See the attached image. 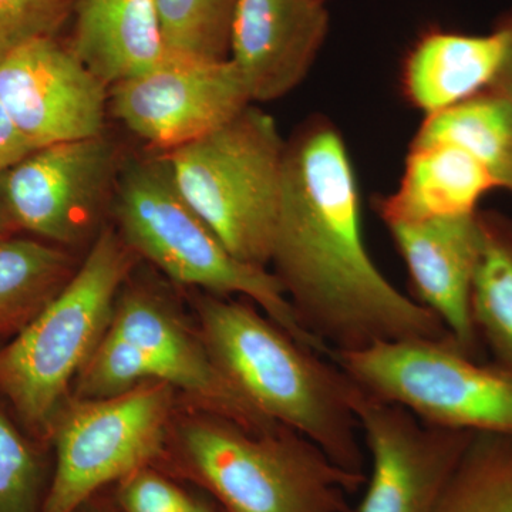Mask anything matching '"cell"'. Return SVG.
I'll return each mask as SVG.
<instances>
[{
    "instance_id": "obj_1",
    "label": "cell",
    "mask_w": 512,
    "mask_h": 512,
    "mask_svg": "<svg viewBox=\"0 0 512 512\" xmlns=\"http://www.w3.org/2000/svg\"><path fill=\"white\" fill-rule=\"evenodd\" d=\"M271 264L303 329L328 353L450 338L369 255L355 171L328 121L306 124L286 144Z\"/></svg>"
},
{
    "instance_id": "obj_2",
    "label": "cell",
    "mask_w": 512,
    "mask_h": 512,
    "mask_svg": "<svg viewBox=\"0 0 512 512\" xmlns=\"http://www.w3.org/2000/svg\"><path fill=\"white\" fill-rule=\"evenodd\" d=\"M194 308L211 359L255 410L312 441L336 466L365 474L357 386L330 357L249 303L205 293Z\"/></svg>"
},
{
    "instance_id": "obj_3",
    "label": "cell",
    "mask_w": 512,
    "mask_h": 512,
    "mask_svg": "<svg viewBox=\"0 0 512 512\" xmlns=\"http://www.w3.org/2000/svg\"><path fill=\"white\" fill-rule=\"evenodd\" d=\"M157 470L190 481L225 512H353L366 474L349 473L288 427L252 431L185 406Z\"/></svg>"
},
{
    "instance_id": "obj_4",
    "label": "cell",
    "mask_w": 512,
    "mask_h": 512,
    "mask_svg": "<svg viewBox=\"0 0 512 512\" xmlns=\"http://www.w3.org/2000/svg\"><path fill=\"white\" fill-rule=\"evenodd\" d=\"M140 256L104 228L59 295L0 346V397L20 426L50 448L74 380L109 332L114 306Z\"/></svg>"
},
{
    "instance_id": "obj_5",
    "label": "cell",
    "mask_w": 512,
    "mask_h": 512,
    "mask_svg": "<svg viewBox=\"0 0 512 512\" xmlns=\"http://www.w3.org/2000/svg\"><path fill=\"white\" fill-rule=\"evenodd\" d=\"M114 195L117 231L140 258L178 284L245 296L303 345L328 353L303 329L278 276L235 258L187 204L163 154L121 164Z\"/></svg>"
},
{
    "instance_id": "obj_6",
    "label": "cell",
    "mask_w": 512,
    "mask_h": 512,
    "mask_svg": "<svg viewBox=\"0 0 512 512\" xmlns=\"http://www.w3.org/2000/svg\"><path fill=\"white\" fill-rule=\"evenodd\" d=\"M285 150L275 120L249 104L224 126L163 156L184 200L228 251L268 269Z\"/></svg>"
},
{
    "instance_id": "obj_7",
    "label": "cell",
    "mask_w": 512,
    "mask_h": 512,
    "mask_svg": "<svg viewBox=\"0 0 512 512\" xmlns=\"http://www.w3.org/2000/svg\"><path fill=\"white\" fill-rule=\"evenodd\" d=\"M328 356L363 392L400 404L424 423L512 434V376L461 352L451 338L377 343Z\"/></svg>"
},
{
    "instance_id": "obj_8",
    "label": "cell",
    "mask_w": 512,
    "mask_h": 512,
    "mask_svg": "<svg viewBox=\"0 0 512 512\" xmlns=\"http://www.w3.org/2000/svg\"><path fill=\"white\" fill-rule=\"evenodd\" d=\"M177 393L151 380L107 399L69 397L50 440L55 466L43 512H76L101 488L160 466L181 406Z\"/></svg>"
},
{
    "instance_id": "obj_9",
    "label": "cell",
    "mask_w": 512,
    "mask_h": 512,
    "mask_svg": "<svg viewBox=\"0 0 512 512\" xmlns=\"http://www.w3.org/2000/svg\"><path fill=\"white\" fill-rule=\"evenodd\" d=\"M106 136L37 148L0 171V191L19 232L66 249L92 238L121 164Z\"/></svg>"
},
{
    "instance_id": "obj_10",
    "label": "cell",
    "mask_w": 512,
    "mask_h": 512,
    "mask_svg": "<svg viewBox=\"0 0 512 512\" xmlns=\"http://www.w3.org/2000/svg\"><path fill=\"white\" fill-rule=\"evenodd\" d=\"M353 407L370 458L365 494L353 512H436L477 433L424 423L359 386Z\"/></svg>"
},
{
    "instance_id": "obj_11",
    "label": "cell",
    "mask_w": 512,
    "mask_h": 512,
    "mask_svg": "<svg viewBox=\"0 0 512 512\" xmlns=\"http://www.w3.org/2000/svg\"><path fill=\"white\" fill-rule=\"evenodd\" d=\"M252 104L229 59L200 60L168 53L150 72L109 90V109L161 154L207 136Z\"/></svg>"
},
{
    "instance_id": "obj_12",
    "label": "cell",
    "mask_w": 512,
    "mask_h": 512,
    "mask_svg": "<svg viewBox=\"0 0 512 512\" xmlns=\"http://www.w3.org/2000/svg\"><path fill=\"white\" fill-rule=\"evenodd\" d=\"M109 90L56 37L0 62V101L32 150L103 136Z\"/></svg>"
},
{
    "instance_id": "obj_13",
    "label": "cell",
    "mask_w": 512,
    "mask_h": 512,
    "mask_svg": "<svg viewBox=\"0 0 512 512\" xmlns=\"http://www.w3.org/2000/svg\"><path fill=\"white\" fill-rule=\"evenodd\" d=\"M128 281L114 306L109 333L141 350L154 379L173 386L192 409L245 429L268 431L281 426L262 416L234 389L211 359L198 330L188 328L167 299Z\"/></svg>"
},
{
    "instance_id": "obj_14",
    "label": "cell",
    "mask_w": 512,
    "mask_h": 512,
    "mask_svg": "<svg viewBox=\"0 0 512 512\" xmlns=\"http://www.w3.org/2000/svg\"><path fill=\"white\" fill-rule=\"evenodd\" d=\"M417 302L443 323L461 352L481 360L483 343L471 315V291L481 252L476 214L387 225Z\"/></svg>"
},
{
    "instance_id": "obj_15",
    "label": "cell",
    "mask_w": 512,
    "mask_h": 512,
    "mask_svg": "<svg viewBox=\"0 0 512 512\" xmlns=\"http://www.w3.org/2000/svg\"><path fill=\"white\" fill-rule=\"evenodd\" d=\"M328 29L319 0H235L228 59L249 99L272 101L305 79Z\"/></svg>"
},
{
    "instance_id": "obj_16",
    "label": "cell",
    "mask_w": 512,
    "mask_h": 512,
    "mask_svg": "<svg viewBox=\"0 0 512 512\" xmlns=\"http://www.w3.org/2000/svg\"><path fill=\"white\" fill-rule=\"evenodd\" d=\"M72 16L67 46L109 89L168 56L156 0H77Z\"/></svg>"
},
{
    "instance_id": "obj_17",
    "label": "cell",
    "mask_w": 512,
    "mask_h": 512,
    "mask_svg": "<svg viewBox=\"0 0 512 512\" xmlns=\"http://www.w3.org/2000/svg\"><path fill=\"white\" fill-rule=\"evenodd\" d=\"M511 39L505 23L488 35L426 37L414 49L404 72L410 100L431 116L484 92L503 69Z\"/></svg>"
},
{
    "instance_id": "obj_18",
    "label": "cell",
    "mask_w": 512,
    "mask_h": 512,
    "mask_svg": "<svg viewBox=\"0 0 512 512\" xmlns=\"http://www.w3.org/2000/svg\"><path fill=\"white\" fill-rule=\"evenodd\" d=\"M494 188L491 174L461 148L413 143L399 188L380 202V215L392 225L476 214Z\"/></svg>"
},
{
    "instance_id": "obj_19",
    "label": "cell",
    "mask_w": 512,
    "mask_h": 512,
    "mask_svg": "<svg viewBox=\"0 0 512 512\" xmlns=\"http://www.w3.org/2000/svg\"><path fill=\"white\" fill-rule=\"evenodd\" d=\"M80 262L70 249L30 235L0 239V345L28 328L69 284Z\"/></svg>"
},
{
    "instance_id": "obj_20",
    "label": "cell",
    "mask_w": 512,
    "mask_h": 512,
    "mask_svg": "<svg viewBox=\"0 0 512 512\" xmlns=\"http://www.w3.org/2000/svg\"><path fill=\"white\" fill-rule=\"evenodd\" d=\"M481 252L471 315L491 365L512 376V220L495 212H478Z\"/></svg>"
},
{
    "instance_id": "obj_21",
    "label": "cell",
    "mask_w": 512,
    "mask_h": 512,
    "mask_svg": "<svg viewBox=\"0 0 512 512\" xmlns=\"http://www.w3.org/2000/svg\"><path fill=\"white\" fill-rule=\"evenodd\" d=\"M413 143H446L476 158L497 188L512 192V110L491 90L427 116Z\"/></svg>"
},
{
    "instance_id": "obj_22",
    "label": "cell",
    "mask_w": 512,
    "mask_h": 512,
    "mask_svg": "<svg viewBox=\"0 0 512 512\" xmlns=\"http://www.w3.org/2000/svg\"><path fill=\"white\" fill-rule=\"evenodd\" d=\"M436 512H512V434L474 436Z\"/></svg>"
},
{
    "instance_id": "obj_23",
    "label": "cell",
    "mask_w": 512,
    "mask_h": 512,
    "mask_svg": "<svg viewBox=\"0 0 512 512\" xmlns=\"http://www.w3.org/2000/svg\"><path fill=\"white\" fill-rule=\"evenodd\" d=\"M49 450L0 397V512H43L53 473Z\"/></svg>"
},
{
    "instance_id": "obj_24",
    "label": "cell",
    "mask_w": 512,
    "mask_h": 512,
    "mask_svg": "<svg viewBox=\"0 0 512 512\" xmlns=\"http://www.w3.org/2000/svg\"><path fill=\"white\" fill-rule=\"evenodd\" d=\"M156 5L170 55L228 59L235 0H156Z\"/></svg>"
},
{
    "instance_id": "obj_25",
    "label": "cell",
    "mask_w": 512,
    "mask_h": 512,
    "mask_svg": "<svg viewBox=\"0 0 512 512\" xmlns=\"http://www.w3.org/2000/svg\"><path fill=\"white\" fill-rule=\"evenodd\" d=\"M121 512H225L214 500L184 490L157 468H144L117 484Z\"/></svg>"
},
{
    "instance_id": "obj_26",
    "label": "cell",
    "mask_w": 512,
    "mask_h": 512,
    "mask_svg": "<svg viewBox=\"0 0 512 512\" xmlns=\"http://www.w3.org/2000/svg\"><path fill=\"white\" fill-rule=\"evenodd\" d=\"M77 0H0V62L19 47L55 37Z\"/></svg>"
},
{
    "instance_id": "obj_27",
    "label": "cell",
    "mask_w": 512,
    "mask_h": 512,
    "mask_svg": "<svg viewBox=\"0 0 512 512\" xmlns=\"http://www.w3.org/2000/svg\"><path fill=\"white\" fill-rule=\"evenodd\" d=\"M32 151L29 144L23 140L19 131L13 126L12 120L0 101V171L18 163Z\"/></svg>"
},
{
    "instance_id": "obj_28",
    "label": "cell",
    "mask_w": 512,
    "mask_h": 512,
    "mask_svg": "<svg viewBox=\"0 0 512 512\" xmlns=\"http://www.w3.org/2000/svg\"><path fill=\"white\" fill-rule=\"evenodd\" d=\"M504 23L508 28H510L512 37V18L508 19L507 22ZM487 90H491V92L497 93L498 96L503 97V99L510 104L512 110V39L510 53H508L503 69H501L497 79L494 80V83L491 84Z\"/></svg>"
},
{
    "instance_id": "obj_29",
    "label": "cell",
    "mask_w": 512,
    "mask_h": 512,
    "mask_svg": "<svg viewBox=\"0 0 512 512\" xmlns=\"http://www.w3.org/2000/svg\"><path fill=\"white\" fill-rule=\"evenodd\" d=\"M20 234L12 215H10L8 205L0 191V237H9V235Z\"/></svg>"
},
{
    "instance_id": "obj_30",
    "label": "cell",
    "mask_w": 512,
    "mask_h": 512,
    "mask_svg": "<svg viewBox=\"0 0 512 512\" xmlns=\"http://www.w3.org/2000/svg\"><path fill=\"white\" fill-rule=\"evenodd\" d=\"M76 512H110L109 510H106V508L101 507L100 504L94 503V498L89 501V503H86L83 505L82 508H79Z\"/></svg>"
},
{
    "instance_id": "obj_31",
    "label": "cell",
    "mask_w": 512,
    "mask_h": 512,
    "mask_svg": "<svg viewBox=\"0 0 512 512\" xmlns=\"http://www.w3.org/2000/svg\"><path fill=\"white\" fill-rule=\"evenodd\" d=\"M2 238H5V237H0V239H2Z\"/></svg>"
},
{
    "instance_id": "obj_32",
    "label": "cell",
    "mask_w": 512,
    "mask_h": 512,
    "mask_svg": "<svg viewBox=\"0 0 512 512\" xmlns=\"http://www.w3.org/2000/svg\"><path fill=\"white\" fill-rule=\"evenodd\" d=\"M0 346H3V345H0Z\"/></svg>"
}]
</instances>
